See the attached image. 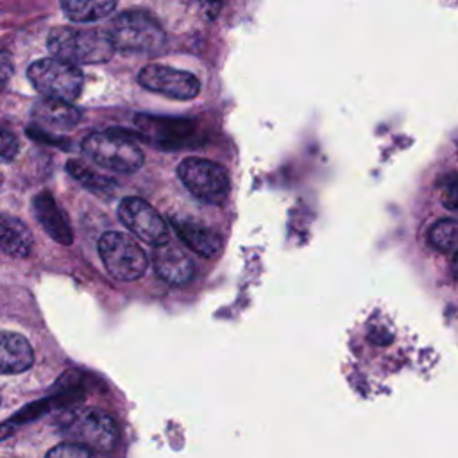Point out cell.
<instances>
[{
	"instance_id": "obj_1",
	"label": "cell",
	"mask_w": 458,
	"mask_h": 458,
	"mask_svg": "<svg viewBox=\"0 0 458 458\" xmlns=\"http://www.w3.org/2000/svg\"><path fill=\"white\" fill-rule=\"evenodd\" d=\"M47 47L54 57L73 64H100L109 61L116 50L107 30L77 27L52 29Z\"/></svg>"
},
{
	"instance_id": "obj_2",
	"label": "cell",
	"mask_w": 458,
	"mask_h": 458,
	"mask_svg": "<svg viewBox=\"0 0 458 458\" xmlns=\"http://www.w3.org/2000/svg\"><path fill=\"white\" fill-rule=\"evenodd\" d=\"M81 150L95 165L120 174L140 170L145 159L138 143L120 129L89 132L82 140Z\"/></svg>"
},
{
	"instance_id": "obj_3",
	"label": "cell",
	"mask_w": 458,
	"mask_h": 458,
	"mask_svg": "<svg viewBox=\"0 0 458 458\" xmlns=\"http://www.w3.org/2000/svg\"><path fill=\"white\" fill-rule=\"evenodd\" d=\"M111 41L120 52L148 54L156 52L165 43L161 23L147 11L131 9L114 16L107 29Z\"/></svg>"
},
{
	"instance_id": "obj_4",
	"label": "cell",
	"mask_w": 458,
	"mask_h": 458,
	"mask_svg": "<svg viewBox=\"0 0 458 458\" xmlns=\"http://www.w3.org/2000/svg\"><path fill=\"white\" fill-rule=\"evenodd\" d=\"M27 77L34 89L47 98L73 102L81 97L84 75L73 63L59 57H45L29 64Z\"/></svg>"
},
{
	"instance_id": "obj_5",
	"label": "cell",
	"mask_w": 458,
	"mask_h": 458,
	"mask_svg": "<svg viewBox=\"0 0 458 458\" xmlns=\"http://www.w3.org/2000/svg\"><path fill=\"white\" fill-rule=\"evenodd\" d=\"M61 433L70 442L100 453L111 451L118 438V428L114 419L97 408H81L72 411L63 420Z\"/></svg>"
},
{
	"instance_id": "obj_6",
	"label": "cell",
	"mask_w": 458,
	"mask_h": 458,
	"mask_svg": "<svg viewBox=\"0 0 458 458\" xmlns=\"http://www.w3.org/2000/svg\"><path fill=\"white\" fill-rule=\"evenodd\" d=\"M97 249L106 270L118 281H134L147 270L148 259L145 250L125 233H104Z\"/></svg>"
},
{
	"instance_id": "obj_7",
	"label": "cell",
	"mask_w": 458,
	"mask_h": 458,
	"mask_svg": "<svg viewBox=\"0 0 458 458\" xmlns=\"http://www.w3.org/2000/svg\"><path fill=\"white\" fill-rule=\"evenodd\" d=\"M184 188L208 204H222L227 199L231 181L227 170L204 157H186L177 166Z\"/></svg>"
},
{
	"instance_id": "obj_8",
	"label": "cell",
	"mask_w": 458,
	"mask_h": 458,
	"mask_svg": "<svg viewBox=\"0 0 458 458\" xmlns=\"http://www.w3.org/2000/svg\"><path fill=\"white\" fill-rule=\"evenodd\" d=\"M138 82L148 91L177 100H191L200 93V82L193 73L165 64L143 66Z\"/></svg>"
},
{
	"instance_id": "obj_9",
	"label": "cell",
	"mask_w": 458,
	"mask_h": 458,
	"mask_svg": "<svg viewBox=\"0 0 458 458\" xmlns=\"http://www.w3.org/2000/svg\"><path fill=\"white\" fill-rule=\"evenodd\" d=\"M118 218L140 240L150 245H159L168 240L166 222L159 213L140 197H125L118 204Z\"/></svg>"
},
{
	"instance_id": "obj_10",
	"label": "cell",
	"mask_w": 458,
	"mask_h": 458,
	"mask_svg": "<svg viewBox=\"0 0 458 458\" xmlns=\"http://www.w3.org/2000/svg\"><path fill=\"white\" fill-rule=\"evenodd\" d=\"M152 265L157 276L172 286H184L195 276V265L191 258L181 245L170 240L154 245Z\"/></svg>"
},
{
	"instance_id": "obj_11",
	"label": "cell",
	"mask_w": 458,
	"mask_h": 458,
	"mask_svg": "<svg viewBox=\"0 0 458 458\" xmlns=\"http://www.w3.org/2000/svg\"><path fill=\"white\" fill-rule=\"evenodd\" d=\"M34 215L41 227L48 233L52 240L63 245H70L73 236H72V227L68 224L66 213L59 208V204L54 200V197L47 191L38 193L32 200Z\"/></svg>"
},
{
	"instance_id": "obj_12",
	"label": "cell",
	"mask_w": 458,
	"mask_h": 458,
	"mask_svg": "<svg viewBox=\"0 0 458 458\" xmlns=\"http://www.w3.org/2000/svg\"><path fill=\"white\" fill-rule=\"evenodd\" d=\"M32 118L39 127L68 131L81 122V111L72 102L43 97L32 106Z\"/></svg>"
},
{
	"instance_id": "obj_13",
	"label": "cell",
	"mask_w": 458,
	"mask_h": 458,
	"mask_svg": "<svg viewBox=\"0 0 458 458\" xmlns=\"http://www.w3.org/2000/svg\"><path fill=\"white\" fill-rule=\"evenodd\" d=\"M170 224L177 233V236L181 238V242H184L186 247H190L197 254L204 258H213L222 250L220 236L209 227L190 222V220H179V218H172Z\"/></svg>"
},
{
	"instance_id": "obj_14",
	"label": "cell",
	"mask_w": 458,
	"mask_h": 458,
	"mask_svg": "<svg viewBox=\"0 0 458 458\" xmlns=\"http://www.w3.org/2000/svg\"><path fill=\"white\" fill-rule=\"evenodd\" d=\"M34 363L30 344L18 333L4 331L0 336V370L2 374H20Z\"/></svg>"
},
{
	"instance_id": "obj_15",
	"label": "cell",
	"mask_w": 458,
	"mask_h": 458,
	"mask_svg": "<svg viewBox=\"0 0 458 458\" xmlns=\"http://www.w3.org/2000/svg\"><path fill=\"white\" fill-rule=\"evenodd\" d=\"M32 234L29 227L9 215H2L0 222V247L4 254L13 258H27L32 252Z\"/></svg>"
},
{
	"instance_id": "obj_16",
	"label": "cell",
	"mask_w": 458,
	"mask_h": 458,
	"mask_svg": "<svg viewBox=\"0 0 458 458\" xmlns=\"http://www.w3.org/2000/svg\"><path fill=\"white\" fill-rule=\"evenodd\" d=\"M118 0H61V9L72 21L88 23L111 14Z\"/></svg>"
},
{
	"instance_id": "obj_17",
	"label": "cell",
	"mask_w": 458,
	"mask_h": 458,
	"mask_svg": "<svg viewBox=\"0 0 458 458\" xmlns=\"http://www.w3.org/2000/svg\"><path fill=\"white\" fill-rule=\"evenodd\" d=\"M428 242L440 252L458 250V220L442 218L435 222L428 231Z\"/></svg>"
},
{
	"instance_id": "obj_18",
	"label": "cell",
	"mask_w": 458,
	"mask_h": 458,
	"mask_svg": "<svg viewBox=\"0 0 458 458\" xmlns=\"http://www.w3.org/2000/svg\"><path fill=\"white\" fill-rule=\"evenodd\" d=\"M66 170L70 175H73L81 184H84L86 188L100 193V191H106V190H111L113 188V181H109L107 177H102L98 174H95L93 170L86 168L82 163L79 161H68L66 163Z\"/></svg>"
},
{
	"instance_id": "obj_19",
	"label": "cell",
	"mask_w": 458,
	"mask_h": 458,
	"mask_svg": "<svg viewBox=\"0 0 458 458\" xmlns=\"http://www.w3.org/2000/svg\"><path fill=\"white\" fill-rule=\"evenodd\" d=\"M45 458H97L91 449L75 444V442H66L52 447Z\"/></svg>"
},
{
	"instance_id": "obj_20",
	"label": "cell",
	"mask_w": 458,
	"mask_h": 458,
	"mask_svg": "<svg viewBox=\"0 0 458 458\" xmlns=\"http://www.w3.org/2000/svg\"><path fill=\"white\" fill-rule=\"evenodd\" d=\"M442 202L449 209H458V175H451L444 181Z\"/></svg>"
},
{
	"instance_id": "obj_21",
	"label": "cell",
	"mask_w": 458,
	"mask_h": 458,
	"mask_svg": "<svg viewBox=\"0 0 458 458\" xmlns=\"http://www.w3.org/2000/svg\"><path fill=\"white\" fill-rule=\"evenodd\" d=\"M18 154V140L9 129H2V159L7 163Z\"/></svg>"
},
{
	"instance_id": "obj_22",
	"label": "cell",
	"mask_w": 458,
	"mask_h": 458,
	"mask_svg": "<svg viewBox=\"0 0 458 458\" xmlns=\"http://www.w3.org/2000/svg\"><path fill=\"white\" fill-rule=\"evenodd\" d=\"M2 63H4L2 72H4V84H5V82H7V77H9V54H7V52H4Z\"/></svg>"
},
{
	"instance_id": "obj_23",
	"label": "cell",
	"mask_w": 458,
	"mask_h": 458,
	"mask_svg": "<svg viewBox=\"0 0 458 458\" xmlns=\"http://www.w3.org/2000/svg\"><path fill=\"white\" fill-rule=\"evenodd\" d=\"M453 274L458 277V250L454 252V258H453Z\"/></svg>"
}]
</instances>
